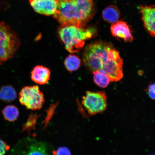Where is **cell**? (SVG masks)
Returning <instances> with one entry per match:
<instances>
[{
	"label": "cell",
	"mask_w": 155,
	"mask_h": 155,
	"mask_svg": "<svg viewBox=\"0 0 155 155\" xmlns=\"http://www.w3.org/2000/svg\"><path fill=\"white\" fill-rule=\"evenodd\" d=\"M2 113L6 120L10 122L16 120L19 116L18 108L13 105L6 106L2 111Z\"/></svg>",
	"instance_id": "15"
},
{
	"label": "cell",
	"mask_w": 155,
	"mask_h": 155,
	"mask_svg": "<svg viewBox=\"0 0 155 155\" xmlns=\"http://www.w3.org/2000/svg\"><path fill=\"white\" fill-rule=\"evenodd\" d=\"M103 18L107 22L113 24L119 21L120 13L115 5H111L107 7L102 12Z\"/></svg>",
	"instance_id": "11"
},
{
	"label": "cell",
	"mask_w": 155,
	"mask_h": 155,
	"mask_svg": "<svg viewBox=\"0 0 155 155\" xmlns=\"http://www.w3.org/2000/svg\"><path fill=\"white\" fill-rule=\"evenodd\" d=\"M94 80L96 84L101 88H106L111 82V79L105 71L98 70L93 71Z\"/></svg>",
	"instance_id": "14"
},
{
	"label": "cell",
	"mask_w": 155,
	"mask_h": 155,
	"mask_svg": "<svg viewBox=\"0 0 155 155\" xmlns=\"http://www.w3.org/2000/svg\"><path fill=\"white\" fill-rule=\"evenodd\" d=\"M53 15L61 27H85L95 14L94 0H57Z\"/></svg>",
	"instance_id": "2"
},
{
	"label": "cell",
	"mask_w": 155,
	"mask_h": 155,
	"mask_svg": "<svg viewBox=\"0 0 155 155\" xmlns=\"http://www.w3.org/2000/svg\"><path fill=\"white\" fill-rule=\"evenodd\" d=\"M82 98V104L90 115L102 113L107 107V97L104 91H87Z\"/></svg>",
	"instance_id": "6"
},
{
	"label": "cell",
	"mask_w": 155,
	"mask_h": 155,
	"mask_svg": "<svg viewBox=\"0 0 155 155\" xmlns=\"http://www.w3.org/2000/svg\"><path fill=\"white\" fill-rule=\"evenodd\" d=\"M97 32L94 27L86 28L73 26H61L58 30L65 49L71 53L80 51L84 46L85 41L94 37Z\"/></svg>",
	"instance_id": "3"
},
{
	"label": "cell",
	"mask_w": 155,
	"mask_h": 155,
	"mask_svg": "<svg viewBox=\"0 0 155 155\" xmlns=\"http://www.w3.org/2000/svg\"><path fill=\"white\" fill-rule=\"evenodd\" d=\"M33 9L38 14L49 16L55 14L57 9V0H29Z\"/></svg>",
	"instance_id": "7"
},
{
	"label": "cell",
	"mask_w": 155,
	"mask_h": 155,
	"mask_svg": "<svg viewBox=\"0 0 155 155\" xmlns=\"http://www.w3.org/2000/svg\"><path fill=\"white\" fill-rule=\"evenodd\" d=\"M140 9L145 28L150 35L155 37V5L141 6Z\"/></svg>",
	"instance_id": "8"
},
{
	"label": "cell",
	"mask_w": 155,
	"mask_h": 155,
	"mask_svg": "<svg viewBox=\"0 0 155 155\" xmlns=\"http://www.w3.org/2000/svg\"></svg>",
	"instance_id": "19"
},
{
	"label": "cell",
	"mask_w": 155,
	"mask_h": 155,
	"mask_svg": "<svg viewBox=\"0 0 155 155\" xmlns=\"http://www.w3.org/2000/svg\"><path fill=\"white\" fill-rule=\"evenodd\" d=\"M64 65L68 71L72 72L80 67L81 60L77 56L69 55L65 60Z\"/></svg>",
	"instance_id": "16"
},
{
	"label": "cell",
	"mask_w": 155,
	"mask_h": 155,
	"mask_svg": "<svg viewBox=\"0 0 155 155\" xmlns=\"http://www.w3.org/2000/svg\"><path fill=\"white\" fill-rule=\"evenodd\" d=\"M54 155H71V153L70 151L66 147H61L56 151Z\"/></svg>",
	"instance_id": "17"
},
{
	"label": "cell",
	"mask_w": 155,
	"mask_h": 155,
	"mask_svg": "<svg viewBox=\"0 0 155 155\" xmlns=\"http://www.w3.org/2000/svg\"><path fill=\"white\" fill-rule=\"evenodd\" d=\"M111 31L115 37L123 38L127 42L133 41V37L130 28L127 23L123 21H118L112 24Z\"/></svg>",
	"instance_id": "9"
},
{
	"label": "cell",
	"mask_w": 155,
	"mask_h": 155,
	"mask_svg": "<svg viewBox=\"0 0 155 155\" xmlns=\"http://www.w3.org/2000/svg\"><path fill=\"white\" fill-rule=\"evenodd\" d=\"M83 63L93 71H105L111 82H117L123 77V59L112 45L97 40L88 45L83 54Z\"/></svg>",
	"instance_id": "1"
},
{
	"label": "cell",
	"mask_w": 155,
	"mask_h": 155,
	"mask_svg": "<svg viewBox=\"0 0 155 155\" xmlns=\"http://www.w3.org/2000/svg\"><path fill=\"white\" fill-rule=\"evenodd\" d=\"M19 102L27 109L40 110L45 102L44 94L38 86H25L19 93Z\"/></svg>",
	"instance_id": "5"
},
{
	"label": "cell",
	"mask_w": 155,
	"mask_h": 155,
	"mask_svg": "<svg viewBox=\"0 0 155 155\" xmlns=\"http://www.w3.org/2000/svg\"><path fill=\"white\" fill-rule=\"evenodd\" d=\"M10 148V147L4 141L0 139V155H5Z\"/></svg>",
	"instance_id": "18"
},
{
	"label": "cell",
	"mask_w": 155,
	"mask_h": 155,
	"mask_svg": "<svg viewBox=\"0 0 155 155\" xmlns=\"http://www.w3.org/2000/svg\"><path fill=\"white\" fill-rule=\"evenodd\" d=\"M17 97L16 91L11 85L3 86L0 89V100L3 102H12L15 100Z\"/></svg>",
	"instance_id": "13"
},
{
	"label": "cell",
	"mask_w": 155,
	"mask_h": 155,
	"mask_svg": "<svg viewBox=\"0 0 155 155\" xmlns=\"http://www.w3.org/2000/svg\"><path fill=\"white\" fill-rule=\"evenodd\" d=\"M25 152L24 155H48L45 144L36 141L29 145Z\"/></svg>",
	"instance_id": "12"
},
{
	"label": "cell",
	"mask_w": 155,
	"mask_h": 155,
	"mask_svg": "<svg viewBox=\"0 0 155 155\" xmlns=\"http://www.w3.org/2000/svg\"><path fill=\"white\" fill-rule=\"evenodd\" d=\"M20 45L16 33L5 22H0V65L14 57Z\"/></svg>",
	"instance_id": "4"
},
{
	"label": "cell",
	"mask_w": 155,
	"mask_h": 155,
	"mask_svg": "<svg viewBox=\"0 0 155 155\" xmlns=\"http://www.w3.org/2000/svg\"><path fill=\"white\" fill-rule=\"evenodd\" d=\"M50 71L48 68L42 65L35 67L31 73V78L35 82L43 85L49 81Z\"/></svg>",
	"instance_id": "10"
}]
</instances>
